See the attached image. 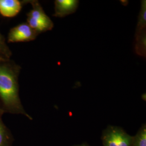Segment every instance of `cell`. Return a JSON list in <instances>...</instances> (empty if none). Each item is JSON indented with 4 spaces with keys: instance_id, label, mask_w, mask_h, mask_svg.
Wrapping results in <instances>:
<instances>
[{
    "instance_id": "obj_4",
    "label": "cell",
    "mask_w": 146,
    "mask_h": 146,
    "mask_svg": "<svg viewBox=\"0 0 146 146\" xmlns=\"http://www.w3.org/2000/svg\"><path fill=\"white\" fill-rule=\"evenodd\" d=\"M39 33L27 23H22L11 29L8 35V42H29L36 39Z\"/></svg>"
},
{
    "instance_id": "obj_3",
    "label": "cell",
    "mask_w": 146,
    "mask_h": 146,
    "mask_svg": "<svg viewBox=\"0 0 146 146\" xmlns=\"http://www.w3.org/2000/svg\"><path fill=\"white\" fill-rule=\"evenodd\" d=\"M133 136L119 126L108 125L102 132V146H131Z\"/></svg>"
},
{
    "instance_id": "obj_5",
    "label": "cell",
    "mask_w": 146,
    "mask_h": 146,
    "mask_svg": "<svg viewBox=\"0 0 146 146\" xmlns=\"http://www.w3.org/2000/svg\"><path fill=\"white\" fill-rule=\"evenodd\" d=\"M55 4V17H63L75 13L78 7V0H56Z\"/></svg>"
},
{
    "instance_id": "obj_7",
    "label": "cell",
    "mask_w": 146,
    "mask_h": 146,
    "mask_svg": "<svg viewBox=\"0 0 146 146\" xmlns=\"http://www.w3.org/2000/svg\"><path fill=\"white\" fill-rule=\"evenodd\" d=\"M0 114V146H11L14 139L10 130L3 123Z\"/></svg>"
},
{
    "instance_id": "obj_1",
    "label": "cell",
    "mask_w": 146,
    "mask_h": 146,
    "mask_svg": "<svg viewBox=\"0 0 146 146\" xmlns=\"http://www.w3.org/2000/svg\"><path fill=\"white\" fill-rule=\"evenodd\" d=\"M21 69L13 60L0 58V114H22L32 120L19 96L18 78Z\"/></svg>"
},
{
    "instance_id": "obj_8",
    "label": "cell",
    "mask_w": 146,
    "mask_h": 146,
    "mask_svg": "<svg viewBox=\"0 0 146 146\" xmlns=\"http://www.w3.org/2000/svg\"><path fill=\"white\" fill-rule=\"evenodd\" d=\"M131 146H146V125H141L134 136H133Z\"/></svg>"
},
{
    "instance_id": "obj_6",
    "label": "cell",
    "mask_w": 146,
    "mask_h": 146,
    "mask_svg": "<svg viewBox=\"0 0 146 146\" xmlns=\"http://www.w3.org/2000/svg\"><path fill=\"white\" fill-rule=\"evenodd\" d=\"M23 1L0 0V15L4 17H14L21 11Z\"/></svg>"
},
{
    "instance_id": "obj_11",
    "label": "cell",
    "mask_w": 146,
    "mask_h": 146,
    "mask_svg": "<svg viewBox=\"0 0 146 146\" xmlns=\"http://www.w3.org/2000/svg\"><path fill=\"white\" fill-rule=\"evenodd\" d=\"M73 146H90L87 143H82L81 144H78V145H73Z\"/></svg>"
},
{
    "instance_id": "obj_2",
    "label": "cell",
    "mask_w": 146,
    "mask_h": 146,
    "mask_svg": "<svg viewBox=\"0 0 146 146\" xmlns=\"http://www.w3.org/2000/svg\"><path fill=\"white\" fill-rule=\"evenodd\" d=\"M25 2L29 3L32 5V9L27 14V23L30 27L39 34L51 31L54 27V23L45 13L39 2L37 0Z\"/></svg>"
},
{
    "instance_id": "obj_10",
    "label": "cell",
    "mask_w": 146,
    "mask_h": 146,
    "mask_svg": "<svg viewBox=\"0 0 146 146\" xmlns=\"http://www.w3.org/2000/svg\"><path fill=\"white\" fill-rule=\"evenodd\" d=\"M11 55L12 52L6 43L5 37L0 33V58L10 59Z\"/></svg>"
},
{
    "instance_id": "obj_9",
    "label": "cell",
    "mask_w": 146,
    "mask_h": 146,
    "mask_svg": "<svg viewBox=\"0 0 146 146\" xmlns=\"http://www.w3.org/2000/svg\"><path fill=\"white\" fill-rule=\"evenodd\" d=\"M138 22L136 30L135 35L146 31V1H141V9L139 16Z\"/></svg>"
}]
</instances>
